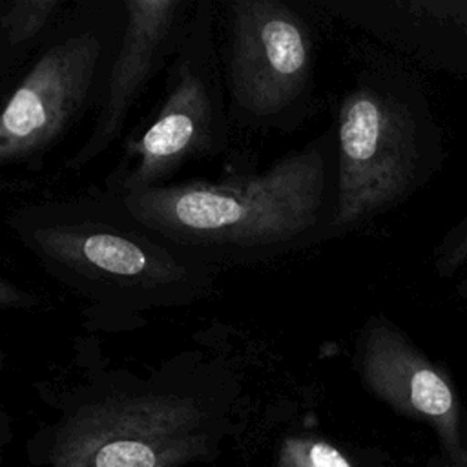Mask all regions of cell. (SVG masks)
<instances>
[{"instance_id": "5", "label": "cell", "mask_w": 467, "mask_h": 467, "mask_svg": "<svg viewBox=\"0 0 467 467\" xmlns=\"http://www.w3.org/2000/svg\"><path fill=\"white\" fill-rule=\"evenodd\" d=\"M215 18L212 0L195 2L161 106L128 139L102 192L119 195L164 186L184 164L228 146L232 115Z\"/></svg>"}, {"instance_id": "9", "label": "cell", "mask_w": 467, "mask_h": 467, "mask_svg": "<svg viewBox=\"0 0 467 467\" xmlns=\"http://www.w3.org/2000/svg\"><path fill=\"white\" fill-rule=\"evenodd\" d=\"M354 361L372 394L434 427L449 467H467V449L462 443L451 387L387 323H367Z\"/></svg>"}, {"instance_id": "1", "label": "cell", "mask_w": 467, "mask_h": 467, "mask_svg": "<svg viewBox=\"0 0 467 467\" xmlns=\"http://www.w3.org/2000/svg\"><path fill=\"white\" fill-rule=\"evenodd\" d=\"M241 383L226 365L181 354L148 372L102 370L58 401L27 441L33 467H188L234 434Z\"/></svg>"}, {"instance_id": "8", "label": "cell", "mask_w": 467, "mask_h": 467, "mask_svg": "<svg viewBox=\"0 0 467 467\" xmlns=\"http://www.w3.org/2000/svg\"><path fill=\"white\" fill-rule=\"evenodd\" d=\"M195 2L124 0V29L109 66L95 120L66 168L82 171L120 137L128 115L151 78L173 60Z\"/></svg>"}, {"instance_id": "12", "label": "cell", "mask_w": 467, "mask_h": 467, "mask_svg": "<svg viewBox=\"0 0 467 467\" xmlns=\"http://www.w3.org/2000/svg\"><path fill=\"white\" fill-rule=\"evenodd\" d=\"M36 305V296L11 283L7 277L0 279V308L2 310H29Z\"/></svg>"}, {"instance_id": "2", "label": "cell", "mask_w": 467, "mask_h": 467, "mask_svg": "<svg viewBox=\"0 0 467 467\" xmlns=\"http://www.w3.org/2000/svg\"><path fill=\"white\" fill-rule=\"evenodd\" d=\"M13 237L84 299L88 325L131 330L159 308L190 306L215 288L219 266L151 234L111 195L24 202L5 217Z\"/></svg>"}, {"instance_id": "7", "label": "cell", "mask_w": 467, "mask_h": 467, "mask_svg": "<svg viewBox=\"0 0 467 467\" xmlns=\"http://www.w3.org/2000/svg\"><path fill=\"white\" fill-rule=\"evenodd\" d=\"M336 204L328 237H341L403 188L409 120L368 80L341 97L336 117Z\"/></svg>"}, {"instance_id": "6", "label": "cell", "mask_w": 467, "mask_h": 467, "mask_svg": "<svg viewBox=\"0 0 467 467\" xmlns=\"http://www.w3.org/2000/svg\"><path fill=\"white\" fill-rule=\"evenodd\" d=\"M223 7L232 122L259 130L294 126L310 100L314 77L306 2L228 0Z\"/></svg>"}, {"instance_id": "3", "label": "cell", "mask_w": 467, "mask_h": 467, "mask_svg": "<svg viewBox=\"0 0 467 467\" xmlns=\"http://www.w3.org/2000/svg\"><path fill=\"white\" fill-rule=\"evenodd\" d=\"M111 197L151 234L219 268L285 255L330 239L336 130H327L257 173Z\"/></svg>"}, {"instance_id": "11", "label": "cell", "mask_w": 467, "mask_h": 467, "mask_svg": "<svg viewBox=\"0 0 467 467\" xmlns=\"http://www.w3.org/2000/svg\"><path fill=\"white\" fill-rule=\"evenodd\" d=\"M279 467H352V463L323 440L292 438L281 449Z\"/></svg>"}, {"instance_id": "4", "label": "cell", "mask_w": 467, "mask_h": 467, "mask_svg": "<svg viewBox=\"0 0 467 467\" xmlns=\"http://www.w3.org/2000/svg\"><path fill=\"white\" fill-rule=\"evenodd\" d=\"M124 29V0L67 5L0 115V166L33 168L73 124L99 106Z\"/></svg>"}, {"instance_id": "10", "label": "cell", "mask_w": 467, "mask_h": 467, "mask_svg": "<svg viewBox=\"0 0 467 467\" xmlns=\"http://www.w3.org/2000/svg\"><path fill=\"white\" fill-rule=\"evenodd\" d=\"M67 9L66 0L0 2V75L18 77L26 58H33Z\"/></svg>"}]
</instances>
